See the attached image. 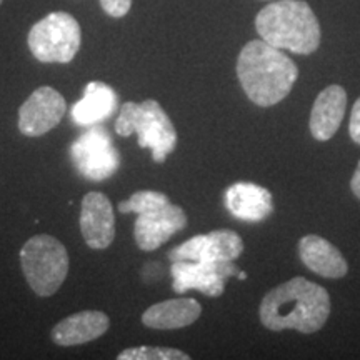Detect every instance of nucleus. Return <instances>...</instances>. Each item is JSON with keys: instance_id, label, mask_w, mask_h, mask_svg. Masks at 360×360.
<instances>
[{"instance_id": "b1692460", "label": "nucleus", "mask_w": 360, "mask_h": 360, "mask_svg": "<svg viewBox=\"0 0 360 360\" xmlns=\"http://www.w3.org/2000/svg\"><path fill=\"white\" fill-rule=\"evenodd\" d=\"M4 2V0H0V4H2Z\"/></svg>"}, {"instance_id": "39448f33", "label": "nucleus", "mask_w": 360, "mask_h": 360, "mask_svg": "<svg viewBox=\"0 0 360 360\" xmlns=\"http://www.w3.org/2000/svg\"><path fill=\"white\" fill-rule=\"evenodd\" d=\"M22 272L39 297H51L69 274V254L60 240L47 233L30 237L20 250Z\"/></svg>"}, {"instance_id": "423d86ee", "label": "nucleus", "mask_w": 360, "mask_h": 360, "mask_svg": "<svg viewBox=\"0 0 360 360\" xmlns=\"http://www.w3.org/2000/svg\"><path fill=\"white\" fill-rule=\"evenodd\" d=\"M29 49L44 64H69L77 56L82 32L79 22L67 12H52L29 32Z\"/></svg>"}, {"instance_id": "1a4fd4ad", "label": "nucleus", "mask_w": 360, "mask_h": 360, "mask_svg": "<svg viewBox=\"0 0 360 360\" xmlns=\"http://www.w3.org/2000/svg\"><path fill=\"white\" fill-rule=\"evenodd\" d=\"M67 103L56 89L39 87L22 103L19 110V130L27 137H40L60 124Z\"/></svg>"}, {"instance_id": "7ed1b4c3", "label": "nucleus", "mask_w": 360, "mask_h": 360, "mask_svg": "<svg viewBox=\"0 0 360 360\" xmlns=\"http://www.w3.org/2000/svg\"><path fill=\"white\" fill-rule=\"evenodd\" d=\"M255 29L277 49L309 56L321 45V25L307 2L278 0L257 13Z\"/></svg>"}, {"instance_id": "4468645a", "label": "nucleus", "mask_w": 360, "mask_h": 360, "mask_svg": "<svg viewBox=\"0 0 360 360\" xmlns=\"http://www.w3.org/2000/svg\"><path fill=\"white\" fill-rule=\"evenodd\" d=\"M109 326L107 314L101 310H82L58 322L52 328V340L62 347H74L102 337L109 330Z\"/></svg>"}, {"instance_id": "f8f14e48", "label": "nucleus", "mask_w": 360, "mask_h": 360, "mask_svg": "<svg viewBox=\"0 0 360 360\" xmlns=\"http://www.w3.org/2000/svg\"><path fill=\"white\" fill-rule=\"evenodd\" d=\"M80 232L85 244L102 250L115 238V215L110 200L101 192H89L80 209Z\"/></svg>"}, {"instance_id": "2eb2a0df", "label": "nucleus", "mask_w": 360, "mask_h": 360, "mask_svg": "<svg viewBox=\"0 0 360 360\" xmlns=\"http://www.w3.org/2000/svg\"><path fill=\"white\" fill-rule=\"evenodd\" d=\"M299 255L305 267L321 277L340 278L349 270L347 260L340 250L321 236H305L300 238Z\"/></svg>"}, {"instance_id": "aec40b11", "label": "nucleus", "mask_w": 360, "mask_h": 360, "mask_svg": "<svg viewBox=\"0 0 360 360\" xmlns=\"http://www.w3.org/2000/svg\"><path fill=\"white\" fill-rule=\"evenodd\" d=\"M119 360H188L191 355L170 347H134L119 354Z\"/></svg>"}, {"instance_id": "f03ea898", "label": "nucleus", "mask_w": 360, "mask_h": 360, "mask_svg": "<svg viewBox=\"0 0 360 360\" xmlns=\"http://www.w3.org/2000/svg\"><path fill=\"white\" fill-rule=\"evenodd\" d=\"M237 77L255 105L270 107L289 96L299 69L282 49L265 40H252L238 53Z\"/></svg>"}, {"instance_id": "dca6fc26", "label": "nucleus", "mask_w": 360, "mask_h": 360, "mask_svg": "<svg viewBox=\"0 0 360 360\" xmlns=\"http://www.w3.org/2000/svg\"><path fill=\"white\" fill-rule=\"evenodd\" d=\"M225 205L245 222H260L272 212V193L250 182H237L225 192Z\"/></svg>"}, {"instance_id": "f3484780", "label": "nucleus", "mask_w": 360, "mask_h": 360, "mask_svg": "<svg viewBox=\"0 0 360 360\" xmlns=\"http://www.w3.org/2000/svg\"><path fill=\"white\" fill-rule=\"evenodd\" d=\"M202 307L195 299L164 300L142 314V323L148 328L172 330L191 326L200 317Z\"/></svg>"}, {"instance_id": "6e6552de", "label": "nucleus", "mask_w": 360, "mask_h": 360, "mask_svg": "<svg viewBox=\"0 0 360 360\" xmlns=\"http://www.w3.org/2000/svg\"><path fill=\"white\" fill-rule=\"evenodd\" d=\"M244 252V242L233 231H214L195 236L169 252L172 262H233Z\"/></svg>"}, {"instance_id": "5701e85b", "label": "nucleus", "mask_w": 360, "mask_h": 360, "mask_svg": "<svg viewBox=\"0 0 360 360\" xmlns=\"http://www.w3.org/2000/svg\"><path fill=\"white\" fill-rule=\"evenodd\" d=\"M350 188H352L355 197H359V199H360V162H359L357 169H355V172L352 175V180H350Z\"/></svg>"}, {"instance_id": "a211bd4d", "label": "nucleus", "mask_w": 360, "mask_h": 360, "mask_svg": "<svg viewBox=\"0 0 360 360\" xmlns=\"http://www.w3.org/2000/svg\"><path fill=\"white\" fill-rule=\"evenodd\" d=\"M117 109V94L103 82H90L84 90L82 101L72 109V117L80 125L102 122Z\"/></svg>"}, {"instance_id": "f257e3e1", "label": "nucleus", "mask_w": 360, "mask_h": 360, "mask_svg": "<svg viewBox=\"0 0 360 360\" xmlns=\"http://www.w3.org/2000/svg\"><path fill=\"white\" fill-rule=\"evenodd\" d=\"M328 314V292L304 277L281 283L260 304V322L274 332L294 328L302 334H314L326 326Z\"/></svg>"}, {"instance_id": "412c9836", "label": "nucleus", "mask_w": 360, "mask_h": 360, "mask_svg": "<svg viewBox=\"0 0 360 360\" xmlns=\"http://www.w3.org/2000/svg\"><path fill=\"white\" fill-rule=\"evenodd\" d=\"M101 6L107 15L120 19V17L127 15L132 6V0H101Z\"/></svg>"}, {"instance_id": "6ab92c4d", "label": "nucleus", "mask_w": 360, "mask_h": 360, "mask_svg": "<svg viewBox=\"0 0 360 360\" xmlns=\"http://www.w3.org/2000/svg\"><path fill=\"white\" fill-rule=\"evenodd\" d=\"M169 197L162 192L154 191H141L135 192L132 197L127 200L120 202L119 204V212L122 214H143L148 210L159 209V207L169 204Z\"/></svg>"}, {"instance_id": "ddd939ff", "label": "nucleus", "mask_w": 360, "mask_h": 360, "mask_svg": "<svg viewBox=\"0 0 360 360\" xmlns=\"http://www.w3.org/2000/svg\"><path fill=\"white\" fill-rule=\"evenodd\" d=\"M347 107V92L340 85H328L315 98L310 114V134L315 141H330L339 130Z\"/></svg>"}, {"instance_id": "9b49d317", "label": "nucleus", "mask_w": 360, "mask_h": 360, "mask_svg": "<svg viewBox=\"0 0 360 360\" xmlns=\"http://www.w3.org/2000/svg\"><path fill=\"white\" fill-rule=\"evenodd\" d=\"M186 227L187 215L182 207L169 202L159 209L139 214L134 225V237L142 250L150 252L159 249Z\"/></svg>"}, {"instance_id": "9d476101", "label": "nucleus", "mask_w": 360, "mask_h": 360, "mask_svg": "<svg viewBox=\"0 0 360 360\" xmlns=\"http://www.w3.org/2000/svg\"><path fill=\"white\" fill-rule=\"evenodd\" d=\"M231 276H240L233 262H187L172 264L174 290L177 294L195 289L209 297L224 294L225 281Z\"/></svg>"}, {"instance_id": "0eeeda50", "label": "nucleus", "mask_w": 360, "mask_h": 360, "mask_svg": "<svg viewBox=\"0 0 360 360\" xmlns=\"http://www.w3.org/2000/svg\"><path fill=\"white\" fill-rule=\"evenodd\" d=\"M70 157L79 172L96 182L112 177L120 164L119 152L109 134L101 127H94L80 135L72 143Z\"/></svg>"}, {"instance_id": "20e7f679", "label": "nucleus", "mask_w": 360, "mask_h": 360, "mask_svg": "<svg viewBox=\"0 0 360 360\" xmlns=\"http://www.w3.org/2000/svg\"><path fill=\"white\" fill-rule=\"evenodd\" d=\"M117 134L129 137L139 135V147L150 148L152 159L162 164L177 146V132L172 120L154 98L141 103L125 102L120 105L119 119L115 122Z\"/></svg>"}, {"instance_id": "4be33fe9", "label": "nucleus", "mask_w": 360, "mask_h": 360, "mask_svg": "<svg viewBox=\"0 0 360 360\" xmlns=\"http://www.w3.org/2000/svg\"><path fill=\"white\" fill-rule=\"evenodd\" d=\"M349 132H350V137H352V141L360 146V98L354 103V107H352Z\"/></svg>"}]
</instances>
